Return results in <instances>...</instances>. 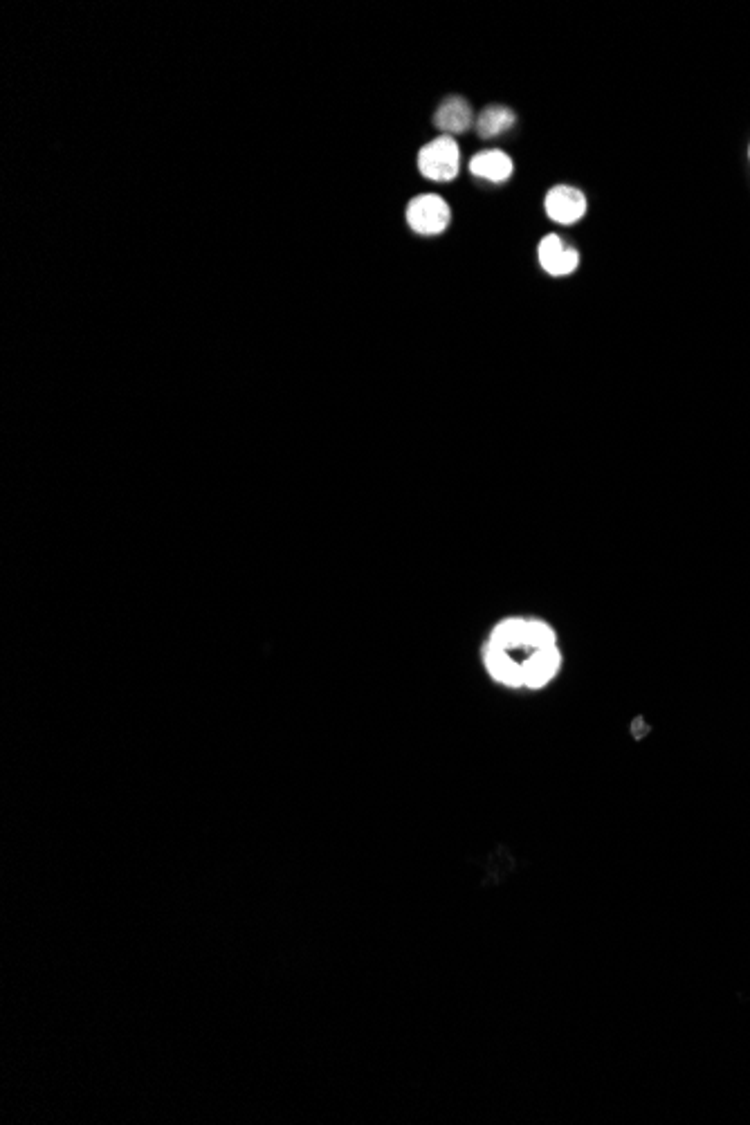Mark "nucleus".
Wrapping results in <instances>:
<instances>
[{"mask_svg":"<svg viewBox=\"0 0 750 1125\" xmlns=\"http://www.w3.org/2000/svg\"><path fill=\"white\" fill-rule=\"evenodd\" d=\"M539 263H542V268L553 274V277H566V274H571L575 268H578L580 263V254L578 250L569 248V245H564L560 236L555 234H548L539 243Z\"/></svg>","mask_w":750,"mask_h":1125,"instance_id":"obj_5","label":"nucleus"},{"mask_svg":"<svg viewBox=\"0 0 750 1125\" xmlns=\"http://www.w3.org/2000/svg\"><path fill=\"white\" fill-rule=\"evenodd\" d=\"M546 214L560 225H573L587 214V198L580 189L557 185L546 194Z\"/></svg>","mask_w":750,"mask_h":1125,"instance_id":"obj_4","label":"nucleus"},{"mask_svg":"<svg viewBox=\"0 0 750 1125\" xmlns=\"http://www.w3.org/2000/svg\"><path fill=\"white\" fill-rule=\"evenodd\" d=\"M461 151L450 135H441L423 146L418 153V169L425 178L434 182H447L459 176Z\"/></svg>","mask_w":750,"mask_h":1125,"instance_id":"obj_2","label":"nucleus"},{"mask_svg":"<svg viewBox=\"0 0 750 1125\" xmlns=\"http://www.w3.org/2000/svg\"><path fill=\"white\" fill-rule=\"evenodd\" d=\"M407 223L423 236L441 234L450 225V205L436 194L418 196L407 205Z\"/></svg>","mask_w":750,"mask_h":1125,"instance_id":"obj_3","label":"nucleus"},{"mask_svg":"<svg viewBox=\"0 0 750 1125\" xmlns=\"http://www.w3.org/2000/svg\"><path fill=\"white\" fill-rule=\"evenodd\" d=\"M472 120V108L463 97H447L434 115V124L443 133H465L472 126Z\"/></svg>","mask_w":750,"mask_h":1125,"instance_id":"obj_6","label":"nucleus"},{"mask_svg":"<svg viewBox=\"0 0 750 1125\" xmlns=\"http://www.w3.org/2000/svg\"><path fill=\"white\" fill-rule=\"evenodd\" d=\"M748 158H750V146H748Z\"/></svg>","mask_w":750,"mask_h":1125,"instance_id":"obj_9","label":"nucleus"},{"mask_svg":"<svg viewBox=\"0 0 750 1125\" xmlns=\"http://www.w3.org/2000/svg\"><path fill=\"white\" fill-rule=\"evenodd\" d=\"M479 665L499 690L539 694L560 681L566 652L560 631L542 616L508 614L497 618L479 645Z\"/></svg>","mask_w":750,"mask_h":1125,"instance_id":"obj_1","label":"nucleus"},{"mask_svg":"<svg viewBox=\"0 0 750 1125\" xmlns=\"http://www.w3.org/2000/svg\"><path fill=\"white\" fill-rule=\"evenodd\" d=\"M515 120H517V115L512 113L510 108L499 106V104L488 106V108H483L481 115L477 117V133H479V137H486V140H490V137H497L501 133L510 131V128L515 126Z\"/></svg>","mask_w":750,"mask_h":1125,"instance_id":"obj_8","label":"nucleus"},{"mask_svg":"<svg viewBox=\"0 0 750 1125\" xmlns=\"http://www.w3.org/2000/svg\"><path fill=\"white\" fill-rule=\"evenodd\" d=\"M512 169H515V164H512L510 155L495 149L477 153L470 160V171L474 176L490 182H506L512 176Z\"/></svg>","mask_w":750,"mask_h":1125,"instance_id":"obj_7","label":"nucleus"}]
</instances>
